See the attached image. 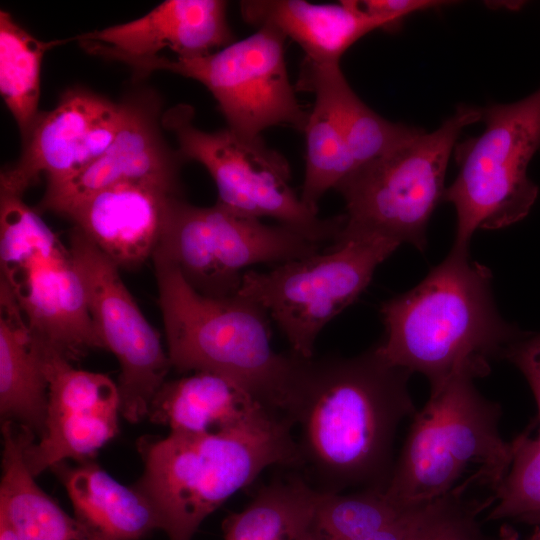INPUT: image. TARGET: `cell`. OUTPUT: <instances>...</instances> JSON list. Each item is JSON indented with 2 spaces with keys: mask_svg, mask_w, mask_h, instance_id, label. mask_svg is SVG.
<instances>
[{
  "mask_svg": "<svg viewBox=\"0 0 540 540\" xmlns=\"http://www.w3.org/2000/svg\"><path fill=\"white\" fill-rule=\"evenodd\" d=\"M1 278L31 330L70 361L104 348L67 248L21 195L0 191Z\"/></svg>",
  "mask_w": 540,
  "mask_h": 540,
  "instance_id": "6",
  "label": "cell"
},
{
  "mask_svg": "<svg viewBox=\"0 0 540 540\" xmlns=\"http://www.w3.org/2000/svg\"><path fill=\"white\" fill-rule=\"evenodd\" d=\"M314 243L282 224L235 213L216 203L199 207L174 198L152 257L172 264L197 292L228 297L239 291L245 269L282 264L319 252Z\"/></svg>",
  "mask_w": 540,
  "mask_h": 540,
  "instance_id": "11",
  "label": "cell"
},
{
  "mask_svg": "<svg viewBox=\"0 0 540 540\" xmlns=\"http://www.w3.org/2000/svg\"><path fill=\"white\" fill-rule=\"evenodd\" d=\"M447 496L410 507L383 528L353 540H416L439 512Z\"/></svg>",
  "mask_w": 540,
  "mask_h": 540,
  "instance_id": "31",
  "label": "cell"
},
{
  "mask_svg": "<svg viewBox=\"0 0 540 540\" xmlns=\"http://www.w3.org/2000/svg\"><path fill=\"white\" fill-rule=\"evenodd\" d=\"M223 0H167L132 21L85 33L74 39L103 58H145L165 48L176 57L195 58L233 42Z\"/></svg>",
  "mask_w": 540,
  "mask_h": 540,
  "instance_id": "18",
  "label": "cell"
},
{
  "mask_svg": "<svg viewBox=\"0 0 540 540\" xmlns=\"http://www.w3.org/2000/svg\"><path fill=\"white\" fill-rule=\"evenodd\" d=\"M286 37L270 25L245 39L195 58L162 55L123 58L137 77L167 71L200 82L213 95L228 128L248 137L272 126L303 132L308 113L299 103L286 67Z\"/></svg>",
  "mask_w": 540,
  "mask_h": 540,
  "instance_id": "12",
  "label": "cell"
},
{
  "mask_svg": "<svg viewBox=\"0 0 540 540\" xmlns=\"http://www.w3.org/2000/svg\"><path fill=\"white\" fill-rule=\"evenodd\" d=\"M47 405L48 381L41 342L9 288L0 281L1 422L18 423L40 438L45 430Z\"/></svg>",
  "mask_w": 540,
  "mask_h": 540,
  "instance_id": "21",
  "label": "cell"
},
{
  "mask_svg": "<svg viewBox=\"0 0 540 540\" xmlns=\"http://www.w3.org/2000/svg\"><path fill=\"white\" fill-rule=\"evenodd\" d=\"M3 437L0 510L19 540H103L75 516L68 515L36 483L25 449L33 431L11 421L1 422Z\"/></svg>",
  "mask_w": 540,
  "mask_h": 540,
  "instance_id": "22",
  "label": "cell"
},
{
  "mask_svg": "<svg viewBox=\"0 0 540 540\" xmlns=\"http://www.w3.org/2000/svg\"><path fill=\"white\" fill-rule=\"evenodd\" d=\"M125 100L126 117L111 145L74 175L47 183L39 210L62 216L84 198L122 181L151 180L180 187L183 159L164 139L159 99L141 91Z\"/></svg>",
  "mask_w": 540,
  "mask_h": 540,
  "instance_id": "16",
  "label": "cell"
},
{
  "mask_svg": "<svg viewBox=\"0 0 540 540\" xmlns=\"http://www.w3.org/2000/svg\"><path fill=\"white\" fill-rule=\"evenodd\" d=\"M41 349L48 381L45 430L24 455L34 477L69 459H92L117 435L120 414L119 388L111 378L73 367L42 342Z\"/></svg>",
  "mask_w": 540,
  "mask_h": 540,
  "instance_id": "15",
  "label": "cell"
},
{
  "mask_svg": "<svg viewBox=\"0 0 540 540\" xmlns=\"http://www.w3.org/2000/svg\"><path fill=\"white\" fill-rule=\"evenodd\" d=\"M498 540H520L519 534L510 524L504 523L499 529Z\"/></svg>",
  "mask_w": 540,
  "mask_h": 540,
  "instance_id": "35",
  "label": "cell"
},
{
  "mask_svg": "<svg viewBox=\"0 0 540 540\" xmlns=\"http://www.w3.org/2000/svg\"><path fill=\"white\" fill-rule=\"evenodd\" d=\"M243 20L257 28L270 25L296 42L305 61L340 64L343 54L371 31H389L386 21L369 14L359 1L316 4L303 0L241 1Z\"/></svg>",
  "mask_w": 540,
  "mask_h": 540,
  "instance_id": "19",
  "label": "cell"
},
{
  "mask_svg": "<svg viewBox=\"0 0 540 540\" xmlns=\"http://www.w3.org/2000/svg\"><path fill=\"white\" fill-rule=\"evenodd\" d=\"M180 187L151 180L122 181L79 201L62 216L119 268L155 253L171 201Z\"/></svg>",
  "mask_w": 540,
  "mask_h": 540,
  "instance_id": "17",
  "label": "cell"
},
{
  "mask_svg": "<svg viewBox=\"0 0 540 540\" xmlns=\"http://www.w3.org/2000/svg\"><path fill=\"white\" fill-rule=\"evenodd\" d=\"M277 414L236 382L211 372L165 381L147 417L170 432L211 434L239 428ZM279 415V414H278Z\"/></svg>",
  "mask_w": 540,
  "mask_h": 540,
  "instance_id": "20",
  "label": "cell"
},
{
  "mask_svg": "<svg viewBox=\"0 0 540 540\" xmlns=\"http://www.w3.org/2000/svg\"><path fill=\"white\" fill-rule=\"evenodd\" d=\"M68 247L98 336L120 365V415L137 423L147 417L172 368L168 353L123 283L119 267L75 228Z\"/></svg>",
  "mask_w": 540,
  "mask_h": 540,
  "instance_id": "13",
  "label": "cell"
},
{
  "mask_svg": "<svg viewBox=\"0 0 540 540\" xmlns=\"http://www.w3.org/2000/svg\"><path fill=\"white\" fill-rule=\"evenodd\" d=\"M297 90H319L327 97L341 128L355 170L395 149L420 129L393 123L368 107L347 82L340 64L318 65L303 61Z\"/></svg>",
  "mask_w": 540,
  "mask_h": 540,
  "instance_id": "24",
  "label": "cell"
},
{
  "mask_svg": "<svg viewBox=\"0 0 540 540\" xmlns=\"http://www.w3.org/2000/svg\"><path fill=\"white\" fill-rule=\"evenodd\" d=\"M534 425L519 435L510 468L494 490L488 520L512 519L540 526V442L530 437Z\"/></svg>",
  "mask_w": 540,
  "mask_h": 540,
  "instance_id": "29",
  "label": "cell"
},
{
  "mask_svg": "<svg viewBox=\"0 0 540 540\" xmlns=\"http://www.w3.org/2000/svg\"><path fill=\"white\" fill-rule=\"evenodd\" d=\"M398 246L377 234L341 230L323 253L266 272L245 271L237 294L264 308L286 337L291 353L309 359L314 357L321 330L357 300L376 268Z\"/></svg>",
  "mask_w": 540,
  "mask_h": 540,
  "instance_id": "9",
  "label": "cell"
},
{
  "mask_svg": "<svg viewBox=\"0 0 540 540\" xmlns=\"http://www.w3.org/2000/svg\"><path fill=\"white\" fill-rule=\"evenodd\" d=\"M152 259L171 367L226 377L282 415L297 356L274 351L267 311L239 294L202 295L172 264Z\"/></svg>",
  "mask_w": 540,
  "mask_h": 540,
  "instance_id": "4",
  "label": "cell"
},
{
  "mask_svg": "<svg viewBox=\"0 0 540 540\" xmlns=\"http://www.w3.org/2000/svg\"><path fill=\"white\" fill-rule=\"evenodd\" d=\"M491 272L452 249L414 288L380 308L385 333L374 346L388 364L423 374L430 389L454 375L480 378L526 334L498 313Z\"/></svg>",
  "mask_w": 540,
  "mask_h": 540,
  "instance_id": "2",
  "label": "cell"
},
{
  "mask_svg": "<svg viewBox=\"0 0 540 540\" xmlns=\"http://www.w3.org/2000/svg\"><path fill=\"white\" fill-rule=\"evenodd\" d=\"M318 495L300 476L273 481L225 519L224 540H309Z\"/></svg>",
  "mask_w": 540,
  "mask_h": 540,
  "instance_id": "25",
  "label": "cell"
},
{
  "mask_svg": "<svg viewBox=\"0 0 540 540\" xmlns=\"http://www.w3.org/2000/svg\"><path fill=\"white\" fill-rule=\"evenodd\" d=\"M483 132L457 143L459 172L444 201L457 215L452 249L468 251L479 229H500L525 218L539 188L528 165L540 147V88L509 104L482 109Z\"/></svg>",
  "mask_w": 540,
  "mask_h": 540,
  "instance_id": "8",
  "label": "cell"
},
{
  "mask_svg": "<svg viewBox=\"0 0 540 540\" xmlns=\"http://www.w3.org/2000/svg\"><path fill=\"white\" fill-rule=\"evenodd\" d=\"M62 482L74 516L103 540H139L161 529L159 517L133 486L120 484L92 459L50 468Z\"/></svg>",
  "mask_w": 540,
  "mask_h": 540,
  "instance_id": "23",
  "label": "cell"
},
{
  "mask_svg": "<svg viewBox=\"0 0 540 540\" xmlns=\"http://www.w3.org/2000/svg\"><path fill=\"white\" fill-rule=\"evenodd\" d=\"M474 380L454 375L430 389L427 403L412 417L384 490L396 505L410 508L464 492L457 484L472 469L477 483L493 491L504 479L519 436L503 440L501 407L485 398Z\"/></svg>",
  "mask_w": 540,
  "mask_h": 540,
  "instance_id": "5",
  "label": "cell"
},
{
  "mask_svg": "<svg viewBox=\"0 0 540 540\" xmlns=\"http://www.w3.org/2000/svg\"><path fill=\"white\" fill-rule=\"evenodd\" d=\"M65 41L35 38L7 11H0V93L15 119L22 141L38 115L40 70L47 50Z\"/></svg>",
  "mask_w": 540,
  "mask_h": 540,
  "instance_id": "26",
  "label": "cell"
},
{
  "mask_svg": "<svg viewBox=\"0 0 540 540\" xmlns=\"http://www.w3.org/2000/svg\"><path fill=\"white\" fill-rule=\"evenodd\" d=\"M0 540H19L14 527L3 510H0Z\"/></svg>",
  "mask_w": 540,
  "mask_h": 540,
  "instance_id": "34",
  "label": "cell"
},
{
  "mask_svg": "<svg viewBox=\"0 0 540 540\" xmlns=\"http://www.w3.org/2000/svg\"><path fill=\"white\" fill-rule=\"evenodd\" d=\"M480 120L482 109L461 105L436 130H420L354 170L335 189L345 202L342 230L377 234L423 251L429 219L444 200L450 156L463 129Z\"/></svg>",
  "mask_w": 540,
  "mask_h": 540,
  "instance_id": "7",
  "label": "cell"
},
{
  "mask_svg": "<svg viewBox=\"0 0 540 540\" xmlns=\"http://www.w3.org/2000/svg\"><path fill=\"white\" fill-rule=\"evenodd\" d=\"M492 503V497L465 501L462 492H453L416 540H484L477 515Z\"/></svg>",
  "mask_w": 540,
  "mask_h": 540,
  "instance_id": "30",
  "label": "cell"
},
{
  "mask_svg": "<svg viewBox=\"0 0 540 540\" xmlns=\"http://www.w3.org/2000/svg\"><path fill=\"white\" fill-rule=\"evenodd\" d=\"M407 509L380 489L347 494L319 491L309 540H353L383 528Z\"/></svg>",
  "mask_w": 540,
  "mask_h": 540,
  "instance_id": "28",
  "label": "cell"
},
{
  "mask_svg": "<svg viewBox=\"0 0 540 540\" xmlns=\"http://www.w3.org/2000/svg\"><path fill=\"white\" fill-rule=\"evenodd\" d=\"M526 540H540V526H535L533 533Z\"/></svg>",
  "mask_w": 540,
  "mask_h": 540,
  "instance_id": "36",
  "label": "cell"
},
{
  "mask_svg": "<svg viewBox=\"0 0 540 540\" xmlns=\"http://www.w3.org/2000/svg\"><path fill=\"white\" fill-rule=\"evenodd\" d=\"M137 448L144 471L133 487L169 540H192L211 513L265 469L298 464L290 424L278 414L218 433L145 436Z\"/></svg>",
  "mask_w": 540,
  "mask_h": 540,
  "instance_id": "3",
  "label": "cell"
},
{
  "mask_svg": "<svg viewBox=\"0 0 540 540\" xmlns=\"http://www.w3.org/2000/svg\"><path fill=\"white\" fill-rule=\"evenodd\" d=\"M359 3L369 14L386 21L391 32L400 28L407 16L446 5L447 2L437 0H363Z\"/></svg>",
  "mask_w": 540,
  "mask_h": 540,
  "instance_id": "33",
  "label": "cell"
},
{
  "mask_svg": "<svg viewBox=\"0 0 540 540\" xmlns=\"http://www.w3.org/2000/svg\"><path fill=\"white\" fill-rule=\"evenodd\" d=\"M126 113V100L67 90L52 110L39 113L18 161L1 172L0 191L23 196L42 175L54 183L84 169L111 145Z\"/></svg>",
  "mask_w": 540,
  "mask_h": 540,
  "instance_id": "14",
  "label": "cell"
},
{
  "mask_svg": "<svg viewBox=\"0 0 540 540\" xmlns=\"http://www.w3.org/2000/svg\"><path fill=\"white\" fill-rule=\"evenodd\" d=\"M311 92L315 101L303 131L306 155L300 198L318 214L322 197L336 189L355 170V164L327 97L319 90Z\"/></svg>",
  "mask_w": 540,
  "mask_h": 540,
  "instance_id": "27",
  "label": "cell"
},
{
  "mask_svg": "<svg viewBox=\"0 0 540 540\" xmlns=\"http://www.w3.org/2000/svg\"><path fill=\"white\" fill-rule=\"evenodd\" d=\"M410 375L374 347L355 357L297 356L282 415L296 443L297 467L313 488L385 490L397 428L417 412Z\"/></svg>",
  "mask_w": 540,
  "mask_h": 540,
  "instance_id": "1",
  "label": "cell"
},
{
  "mask_svg": "<svg viewBox=\"0 0 540 540\" xmlns=\"http://www.w3.org/2000/svg\"><path fill=\"white\" fill-rule=\"evenodd\" d=\"M194 110L179 104L162 117L174 133L181 158L202 164L214 180L217 203L240 215L270 217L308 240L334 242L345 215L321 218L308 209L290 186L287 159L261 136H243L230 128L204 131L193 124Z\"/></svg>",
  "mask_w": 540,
  "mask_h": 540,
  "instance_id": "10",
  "label": "cell"
},
{
  "mask_svg": "<svg viewBox=\"0 0 540 540\" xmlns=\"http://www.w3.org/2000/svg\"><path fill=\"white\" fill-rule=\"evenodd\" d=\"M504 358L521 371L532 390L539 421V434L536 439L540 442V332L534 335L526 334L516 341L508 348Z\"/></svg>",
  "mask_w": 540,
  "mask_h": 540,
  "instance_id": "32",
  "label": "cell"
}]
</instances>
